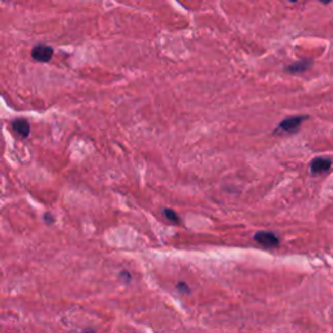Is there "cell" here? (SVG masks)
<instances>
[{
	"mask_svg": "<svg viewBox=\"0 0 333 333\" xmlns=\"http://www.w3.org/2000/svg\"><path fill=\"white\" fill-rule=\"evenodd\" d=\"M121 276H122V277H124V279H127L128 281H129V280L132 279L131 275H129V273H128V272H125V271H124V272H121Z\"/></svg>",
	"mask_w": 333,
	"mask_h": 333,
	"instance_id": "obj_10",
	"label": "cell"
},
{
	"mask_svg": "<svg viewBox=\"0 0 333 333\" xmlns=\"http://www.w3.org/2000/svg\"><path fill=\"white\" fill-rule=\"evenodd\" d=\"M311 65H312L311 60H301V61H297V63L292 64V65H289V67H286L285 68V70L289 73H292V74H296V73L306 72V70L309 69Z\"/></svg>",
	"mask_w": 333,
	"mask_h": 333,
	"instance_id": "obj_6",
	"label": "cell"
},
{
	"mask_svg": "<svg viewBox=\"0 0 333 333\" xmlns=\"http://www.w3.org/2000/svg\"><path fill=\"white\" fill-rule=\"evenodd\" d=\"M330 168H332V159L325 158V156L312 159L310 164V171L312 175H323V173H327Z\"/></svg>",
	"mask_w": 333,
	"mask_h": 333,
	"instance_id": "obj_3",
	"label": "cell"
},
{
	"mask_svg": "<svg viewBox=\"0 0 333 333\" xmlns=\"http://www.w3.org/2000/svg\"><path fill=\"white\" fill-rule=\"evenodd\" d=\"M54 50L47 45H38L31 50V58L39 63H49L52 59Z\"/></svg>",
	"mask_w": 333,
	"mask_h": 333,
	"instance_id": "obj_4",
	"label": "cell"
},
{
	"mask_svg": "<svg viewBox=\"0 0 333 333\" xmlns=\"http://www.w3.org/2000/svg\"><path fill=\"white\" fill-rule=\"evenodd\" d=\"M163 212H164V216H165V218L168 219V220H170L171 223H173V224H179V223H180V218H179V216H177V214H176V212L173 211V210L165 209Z\"/></svg>",
	"mask_w": 333,
	"mask_h": 333,
	"instance_id": "obj_7",
	"label": "cell"
},
{
	"mask_svg": "<svg viewBox=\"0 0 333 333\" xmlns=\"http://www.w3.org/2000/svg\"><path fill=\"white\" fill-rule=\"evenodd\" d=\"M319 2H320V3H323V4H328V3H330L332 0H319Z\"/></svg>",
	"mask_w": 333,
	"mask_h": 333,
	"instance_id": "obj_11",
	"label": "cell"
},
{
	"mask_svg": "<svg viewBox=\"0 0 333 333\" xmlns=\"http://www.w3.org/2000/svg\"><path fill=\"white\" fill-rule=\"evenodd\" d=\"M81 333H95V330H93V329H86V330H84V332H81Z\"/></svg>",
	"mask_w": 333,
	"mask_h": 333,
	"instance_id": "obj_12",
	"label": "cell"
},
{
	"mask_svg": "<svg viewBox=\"0 0 333 333\" xmlns=\"http://www.w3.org/2000/svg\"><path fill=\"white\" fill-rule=\"evenodd\" d=\"M45 221L47 223V224H52V223H54V218H52V216H50V214H46Z\"/></svg>",
	"mask_w": 333,
	"mask_h": 333,
	"instance_id": "obj_9",
	"label": "cell"
},
{
	"mask_svg": "<svg viewBox=\"0 0 333 333\" xmlns=\"http://www.w3.org/2000/svg\"><path fill=\"white\" fill-rule=\"evenodd\" d=\"M254 241L266 248L277 247L280 243L279 237L276 236L275 233H272V232H266V230L257 232L254 234Z\"/></svg>",
	"mask_w": 333,
	"mask_h": 333,
	"instance_id": "obj_2",
	"label": "cell"
},
{
	"mask_svg": "<svg viewBox=\"0 0 333 333\" xmlns=\"http://www.w3.org/2000/svg\"><path fill=\"white\" fill-rule=\"evenodd\" d=\"M177 290H179L180 293H189L190 289L188 288V285L185 284V282H179V284H177Z\"/></svg>",
	"mask_w": 333,
	"mask_h": 333,
	"instance_id": "obj_8",
	"label": "cell"
},
{
	"mask_svg": "<svg viewBox=\"0 0 333 333\" xmlns=\"http://www.w3.org/2000/svg\"><path fill=\"white\" fill-rule=\"evenodd\" d=\"M12 128L15 129V132L18 136L24 137V138H26V137L29 136V133H30V125H29V122H27L26 120H24V118H17V120H15V121L12 122Z\"/></svg>",
	"mask_w": 333,
	"mask_h": 333,
	"instance_id": "obj_5",
	"label": "cell"
},
{
	"mask_svg": "<svg viewBox=\"0 0 333 333\" xmlns=\"http://www.w3.org/2000/svg\"><path fill=\"white\" fill-rule=\"evenodd\" d=\"M305 120H307V116H292V117L285 118L284 121L280 122L279 127L273 131V134L285 136V134L297 133Z\"/></svg>",
	"mask_w": 333,
	"mask_h": 333,
	"instance_id": "obj_1",
	"label": "cell"
}]
</instances>
